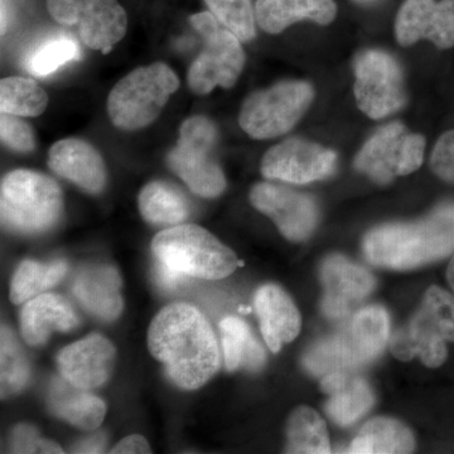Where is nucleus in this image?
Here are the masks:
<instances>
[{"label":"nucleus","mask_w":454,"mask_h":454,"mask_svg":"<svg viewBox=\"0 0 454 454\" xmlns=\"http://www.w3.org/2000/svg\"><path fill=\"white\" fill-rule=\"evenodd\" d=\"M148 348L173 384L184 390L203 387L220 369L216 336L196 307L173 303L154 317Z\"/></svg>","instance_id":"1"},{"label":"nucleus","mask_w":454,"mask_h":454,"mask_svg":"<svg viewBox=\"0 0 454 454\" xmlns=\"http://www.w3.org/2000/svg\"><path fill=\"white\" fill-rule=\"evenodd\" d=\"M366 259L376 267L409 270L454 254V202L441 203L423 219L372 230L364 240Z\"/></svg>","instance_id":"2"},{"label":"nucleus","mask_w":454,"mask_h":454,"mask_svg":"<svg viewBox=\"0 0 454 454\" xmlns=\"http://www.w3.org/2000/svg\"><path fill=\"white\" fill-rule=\"evenodd\" d=\"M155 260L187 278L217 280L231 276L241 265L230 247L201 226L167 227L152 241Z\"/></svg>","instance_id":"3"},{"label":"nucleus","mask_w":454,"mask_h":454,"mask_svg":"<svg viewBox=\"0 0 454 454\" xmlns=\"http://www.w3.org/2000/svg\"><path fill=\"white\" fill-rule=\"evenodd\" d=\"M64 212V195L59 184L43 173L16 169L0 184L3 226L18 234H41L52 229Z\"/></svg>","instance_id":"4"},{"label":"nucleus","mask_w":454,"mask_h":454,"mask_svg":"<svg viewBox=\"0 0 454 454\" xmlns=\"http://www.w3.org/2000/svg\"><path fill=\"white\" fill-rule=\"evenodd\" d=\"M178 89L177 74L163 62L136 68L116 82L107 97L110 121L127 131L149 127Z\"/></svg>","instance_id":"5"},{"label":"nucleus","mask_w":454,"mask_h":454,"mask_svg":"<svg viewBox=\"0 0 454 454\" xmlns=\"http://www.w3.org/2000/svg\"><path fill=\"white\" fill-rule=\"evenodd\" d=\"M448 343H454V294L433 286L413 318L394 334L391 352L397 360L418 357L424 366L437 369L447 361Z\"/></svg>","instance_id":"6"},{"label":"nucleus","mask_w":454,"mask_h":454,"mask_svg":"<svg viewBox=\"0 0 454 454\" xmlns=\"http://www.w3.org/2000/svg\"><path fill=\"white\" fill-rule=\"evenodd\" d=\"M219 131L210 119L193 115L182 122L167 164L197 196L215 199L225 191L226 178L216 157Z\"/></svg>","instance_id":"7"},{"label":"nucleus","mask_w":454,"mask_h":454,"mask_svg":"<svg viewBox=\"0 0 454 454\" xmlns=\"http://www.w3.org/2000/svg\"><path fill=\"white\" fill-rule=\"evenodd\" d=\"M190 23L202 41L201 51L188 70L191 91L207 95L215 88H232L245 66L241 41L210 11L192 14Z\"/></svg>","instance_id":"8"},{"label":"nucleus","mask_w":454,"mask_h":454,"mask_svg":"<svg viewBox=\"0 0 454 454\" xmlns=\"http://www.w3.org/2000/svg\"><path fill=\"white\" fill-rule=\"evenodd\" d=\"M310 83L289 80L253 92L239 115L241 129L253 139H271L288 133L312 103Z\"/></svg>","instance_id":"9"},{"label":"nucleus","mask_w":454,"mask_h":454,"mask_svg":"<svg viewBox=\"0 0 454 454\" xmlns=\"http://www.w3.org/2000/svg\"><path fill=\"white\" fill-rule=\"evenodd\" d=\"M426 138L409 133L402 122L382 127L367 140L355 160V167L379 184L419 169L424 160Z\"/></svg>","instance_id":"10"},{"label":"nucleus","mask_w":454,"mask_h":454,"mask_svg":"<svg viewBox=\"0 0 454 454\" xmlns=\"http://www.w3.org/2000/svg\"><path fill=\"white\" fill-rule=\"evenodd\" d=\"M59 25L76 29L86 47L109 53L124 38L128 14L118 0H47Z\"/></svg>","instance_id":"11"},{"label":"nucleus","mask_w":454,"mask_h":454,"mask_svg":"<svg viewBox=\"0 0 454 454\" xmlns=\"http://www.w3.org/2000/svg\"><path fill=\"white\" fill-rule=\"evenodd\" d=\"M355 98L369 118H387L406 101L404 76L396 59L384 51L370 50L355 62Z\"/></svg>","instance_id":"12"},{"label":"nucleus","mask_w":454,"mask_h":454,"mask_svg":"<svg viewBox=\"0 0 454 454\" xmlns=\"http://www.w3.org/2000/svg\"><path fill=\"white\" fill-rule=\"evenodd\" d=\"M249 197L254 207L273 221L288 240L300 243L315 231L319 212L312 197L267 182L255 184Z\"/></svg>","instance_id":"13"},{"label":"nucleus","mask_w":454,"mask_h":454,"mask_svg":"<svg viewBox=\"0 0 454 454\" xmlns=\"http://www.w3.org/2000/svg\"><path fill=\"white\" fill-rule=\"evenodd\" d=\"M337 155L303 139H286L269 149L262 160V176L288 184H306L333 175Z\"/></svg>","instance_id":"14"},{"label":"nucleus","mask_w":454,"mask_h":454,"mask_svg":"<svg viewBox=\"0 0 454 454\" xmlns=\"http://www.w3.org/2000/svg\"><path fill=\"white\" fill-rule=\"evenodd\" d=\"M395 35L404 47L428 40L438 49H453L454 0H405L397 13Z\"/></svg>","instance_id":"15"},{"label":"nucleus","mask_w":454,"mask_h":454,"mask_svg":"<svg viewBox=\"0 0 454 454\" xmlns=\"http://www.w3.org/2000/svg\"><path fill=\"white\" fill-rule=\"evenodd\" d=\"M390 318L381 306H370L357 310L333 340L349 370L375 360L389 342Z\"/></svg>","instance_id":"16"},{"label":"nucleus","mask_w":454,"mask_h":454,"mask_svg":"<svg viewBox=\"0 0 454 454\" xmlns=\"http://www.w3.org/2000/svg\"><path fill=\"white\" fill-rule=\"evenodd\" d=\"M324 286L322 310L328 318H345L375 289V278L365 268L342 255H331L322 262Z\"/></svg>","instance_id":"17"},{"label":"nucleus","mask_w":454,"mask_h":454,"mask_svg":"<svg viewBox=\"0 0 454 454\" xmlns=\"http://www.w3.org/2000/svg\"><path fill=\"white\" fill-rule=\"evenodd\" d=\"M116 351L113 343L101 334L66 346L57 357L62 378L83 390L103 387L114 372Z\"/></svg>","instance_id":"18"},{"label":"nucleus","mask_w":454,"mask_h":454,"mask_svg":"<svg viewBox=\"0 0 454 454\" xmlns=\"http://www.w3.org/2000/svg\"><path fill=\"white\" fill-rule=\"evenodd\" d=\"M47 163L57 176L91 195L103 192L106 186V162L100 152L85 140L67 138L55 143L50 148Z\"/></svg>","instance_id":"19"},{"label":"nucleus","mask_w":454,"mask_h":454,"mask_svg":"<svg viewBox=\"0 0 454 454\" xmlns=\"http://www.w3.org/2000/svg\"><path fill=\"white\" fill-rule=\"evenodd\" d=\"M260 330L271 352H279L301 333L300 310L292 298L276 284L262 286L254 300Z\"/></svg>","instance_id":"20"},{"label":"nucleus","mask_w":454,"mask_h":454,"mask_svg":"<svg viewBox=\"0 0 454 454\" xmlns=\"http://www.w3.org/2000/svg\"><path fill=\"white\" fill-rule=\"evenodd\" d=\"M74 294L91 315L114 321L124 309L121 278L110 265H94L82 269L74 279Z\"/></svg>","instance_id":"21"},{"label":"nucleus","mask_w":454,"mask_h":454,"mask_svg":"<svg viewBox=\"0 0 454 454\" xmlns=\"http://www.w3.org/2000/svg\"><path fill=\"white\" fill-rule=\"evenodd\" d=\"M321 389L327 394L325 413L339 426L356 423L375 404L369 382L352 372H333L322 378Z\"/></svg>","instance_id":"22"},{"label":"nucleus","mask_w":454,"mask_h":454,"mask_svg":"<svg viewBox=\"0 0 454 454\" xmlns=\"http://www.w3.org/2000/svg\"><path fill=\"white\" fill-rule=\"evenodd\" d=\"M77 325L79 317L61 295H37L26 301L20 313V330L29 346L43 345L53 331L68 333Z\"/></svg>","instance_id":"23"},{"label":"nucleus","mask_w":454,"mask_h":454,"mask_svg":"<svg viewBox=\"0 0 454 454\" xmlns=\"http://www.w3.org/2000/svg\"><path fill=\"white\" fill-rule=\"evenodd\" d=\"M256 23L262 31L278 35L301 20L327 26L337 16L334 0H256Z\"/></svg>","instance_id":"24"},{"label":"nucleus","mask_w":454,"mask_h":454,"mask_svg":"<svg viewBox=\"0 0 454 454\" xmlns=\"http://www.w3.org/2000/svg\"><path fill=\"white\" fill-rule=\"evenodd\" d=\"M89 391L74 387L65 378L55 379L49 396L51 411L77 428L98 429L106 417V405L100 397Z\"/></svg>","instance_id":"25"},{"label":"nucleus","mask_w":454,"mask_h":454,"mask_svg":"<svg viewBox=\"0 0 454 454\" xmlns=\"http://www.w3.org/2000/svg\"><path fill=\"white\" fill-rule=\"evenodd\" d=\"M140 214L154 226L181 225L191 216V203L178 187L164 181L149 182L138 197Z\"/></svg>","instance_id":"26"},{"label":"nucleus","mask_w":454,"mask_h":454,"mask_svg":"<svg viewBox=\"0 0 454 454\" xmlns=\"http://www.w3.org/2000/svg\"><path fill=\"white\" fill-rule=\"evenodd\" d=\"M415 438L411 430L394 418H373L357 433L348 452L356 454L411 453Z\"/></svg>","instance_id":"27"},{"label":"nucleus","mask_w":454,"mask_h":454,"mask_svg":"<svg viewBox=\"0 0 454 454\" xmlns=\"http://www.w3.org/2000/svg\"><path fill=\"white\" fill-rule=\"evenodd\" d=\"M223 358L229 372H258L265 364V351L249 325L238 317H225L220 322Z\"/></svg>","instance_id":"28"},{"label":"nucleus","mask_w":454,"mask_h":454,"mask_svg":"<svg viewBox=\"0 0 454 454\" xmlns=\"http://www.w3.org/2000/svg\"><path fill=\"white\" fill-rule=\"evenodd\" d=\"M286 453H331L327 426L315 409L300 406L286 426Z\"/></svg>","instance_id":"29"},{"label":"nucleus","mask_w":454,"mask_h":454,"mask_svg":"<svg viewBox=\"0 0 454 454\" xmlns=\"http://www.w3.org/2000/svg\"><path fill=\"white\" fill-rule=\"evenodd\" d=\"M66 273L67 264L64 260H57L50 264L25 260L20 262L12 279L9 298L13 304L26 303L61 282Z\"/></svg>","instance_id":"30"},{"label":"nucleus","mask_w":454,"mask_h":454,"mask_svg":"<svg viewBox=\"0 0 454 454\" xmlns=\"http://www.w3.org/2000/svg\"><path fill=\"white\" fill-rule=\"evenodd\" d=\"M49 95L35 80L11 76L0 82V110L4 114L35 118L46 112Z\"/></svg>","instance_id":"31"},{"label":"nucleus","mask_w":454,"mask_h":454,"mask_svg":"<svg viewBox=\"0 0 454 454\" xmlns=\"http://www.w3.org/2000/svg\"><path fill=\"white\" fill-rule=\"evenodd\" d=\"M82 57L79 43L70 35H50L27 52L23 67L37 77L50 76L59 67Z\"/></svg>","instance_id":"32"},{"label":"nucleus","mask_w":454,"mask_h":454,"mask_svg":"<svg viewBox=\"0 0 454 454\" xmlns=\"http://www.w3.org/2000/svg\"><path fill=\"white\" fill-rule=\"evenodd\" d=\"M31 376V367L16 334L7 325H2L0 337V391L2 399L25 389Z\"/></svg>","instance_id":"33"},{"label":"nucleus","mask_w":454,"mask_h":454,"mask_svg":"<svg viewBox=\"0 0 454 454\" xmlns=\"http://www.w3.org/2000/svg\"><path fill=\"white\" fill-rule=\"evenodd\" d=\"M205 4L239 40L249 42L255 38L256 16L252 0H205Z\"/></svg>","instance_id":"34"},{"label":"nucleus","mask_w":454,"mask_h":454,"mask_svg":"<svg viewBox=\"0 0 454 454\" xmlns=\"http://www.w3.org/2000/svg\"><path fill=\"white\" fill-rule=\"evenodd\" d=\"M20 116L2 113L0 116V138L8 148L20 153H29L35 149V130Z\"/></svg>","instance_id":"35"},{"label":"nucleus","mask_w":454,"mask_h":454,"mask_svg":"<svg viewBox=\"0 0 454 454\" xmlns=\"http://www.w3.org/2000/svg\"><path fill=\"white\" fill-rule=\"evenodd\" d=\"M12 453H64V450L50 439L42 438L40 433L28 424H20L11 437Z\"/></svg>","instance_id":"36"},{"label":"nucleus","mask_w":454,"mask_h":454,"mask_svg":"<svg viewBox=\"0 0 454 454\" xmlns=\"http://www.w3.org/2000/svg\"><path fill=\"white\" fill-rule=\"evenodd\" d=\"M430 168L442 181L454 186V130L447 131L435 143L430 155Z\"/></svg>","instance_id":"37"},{"label":"nucleus","mask_w":454,"mask_h":454,"mask_svg":"<svg viewBox=\"0 0 454 454\" xmlns=\"http://www.w3.org/2000/svg\"><path fill=\"white\" fill-rule=\"evenodd\" d=\"M154 279L158 288L164 292H172L176 291L187 279V277L182 276V274L164 265L163 262L155 260Z\"/></svg>","instance_id":"38"},{"label":"nucleus","mask_w":454,"mask_h":454,"mask_svg":"<svg viewBox=\"0 0 454 454\" xmlns=\"http://www.w3.org/2000/svg\"><path fill=\"white\" fill-rule=\"evenodd\" d=\"M113 454H145L152 453L151 446L142 435L134 434L122 439L110 450Z\"/></svg>","instance_id":"39"},{"label":"nucleus","mask_w":454,"mask_h":454,"mask_svg":"<svg viewBox=\"0 0 454 454\" xmlns=\"http://www.w3.org/2000/svg\"><path fill=\"white\" fill-rule=\"evenodd\" d=\"M106 446V435H104V433H97V434L74 444L73 453H103Z\"/></svg>","instance_id":"40"},{"label":"nucleus","mask_w":454,"mask_h":454,"mask_svg":"<svg viewBox=\"0 0 454 454\" xmlns=\"http://www.w3.org/2000/svg\"><path fill=\"white\" fill-rule=\"evenodd\" d=\"M447 282L450 284V289H452L454 294V254L450 256V264H448Z\"/></svg>","instance_id":"41"},{"label":"nucleus","mask_w":454,"mask_h":454,"mask_svg":"<svg viewBox=\"0 0 454 454\" xmlns=\"http://www.w3.org/2000/svg\"><path fill=\"white\" fill-rule=\"evenodd\" d=\"M8 26V12H7V4H5V0H2V35H5V31H7Z\"/></svg>","instance_id":"42"},{"label":"nucleus","mask_w":454,"mask_h":454,"mask_svg":"<svg viewBox=\"0 0 454 454\" xmlns=\"http://www.w3.org/2000/svg\"><path fill=\"white\" fill-rule=\"evenodd\" d=\"M364 2H369V0H364Z\"/></svg>","instance_id":"43"}]
</instances>
